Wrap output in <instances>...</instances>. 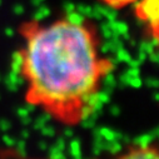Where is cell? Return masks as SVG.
Returning <instances> with one entry per match:
<instances>
[{
    "mask_svg": "<svg viewBox=\"0 0 159 159\" xmlns=\"http://www.w3.org/2000/svg\"><path fill=\"white\" fill-rule=\"evenodd\" d=\"M135 5V14L138 19L145 24L157 39L158 31V0H138Z\"/></svg>",
    "mask_w": 159,
    "mask_h": 159,
    "instance_id": "2",
    "label": "cell"
},
{
    "mask_svg": "<svg viewBox=\"0 0 159 159\" xmlns=\"http://www.w3.org/2000/svg\"><path fill=\"white\" fill-rule=\"evenodd\" d=\"M19 34L15 63L26 104L64 127L84 123L114 70L113 60L102 50L97 25L79 16L28 20Z\"/></svg>",
    "mask_w": 159,
    "mask_h": 159,
    "instance_id": "1",
    "label": "cell"
},
{
    "mask_svg": "<svg viewBox=\"0 0 159 159\" xmlns=\"http://www.w3.org/2000/svg\"><path fill=\"white\" fill-rule=\"evenodd\" d=\"M102 4L111 8V9H115V10H120V9H124L129 5H134L138 0H98Z\"/></svg>",
    "mask_w": 159,
    "mask_h": 159,
    "instance_id": "3",
    "label": "cell"
}]
</instances>
